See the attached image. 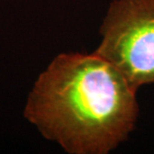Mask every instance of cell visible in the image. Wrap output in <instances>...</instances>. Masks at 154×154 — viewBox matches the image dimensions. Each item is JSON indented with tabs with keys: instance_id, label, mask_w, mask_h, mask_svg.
Listing matches in <instances>:
<instances>
[{
	"instance_id": "cell-2",
	"label": "cell",
	"mask_w": 154,
	"mask_h": 154,
	"mask_svg": "<svg viewBox=\"0 0 154 154\" xmlns=\"http://www.w3.org/2000/svg\"><path fill=\"white\" fill-rule=\"evenodd\" d=\"M100 32L95 53L135 89L154 83V0H115Z\"/></svg>"
},
{
	"instance_id": "cell-1",
	"label": "cell",
	"mask_w": 154,
	"mask_h": 154,
	"mask_svg": "<svg viewBox=\"0 0 154 154\" xmlns=\"http://www.w3.org/2000/svg\"><path fill=\"white\" fill-rule=\"evenodd\" d=\"M136 90L96 53L60 54L39 76L25 117L72 154H105L127 139Z\"/></svg>"
}]
</instances>
